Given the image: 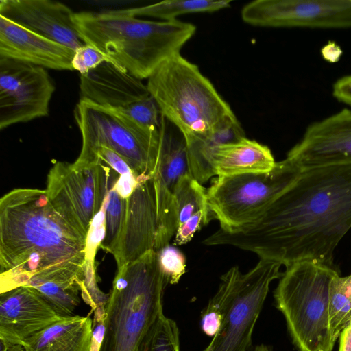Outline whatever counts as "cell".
Listing matches in <instances>:
<instances>
[{
	"label": "cell",
	"instance_id": "1",
	"mask_svg": "<svg viewBox=\"0 0 351 351\" xmlns=\"http://www.w3.org/2000/svg\"><path fill=\"white\" fill-rule=\"evenodd\" d=\"M351 228V164L302 170L256 221L221 228L203 241L230 245L288 267L302 261L335 267L336 247Z\"/></svg>",
	"mask_w": 351,
	"mask_h": 351
},
{
	"label": "cell",
	"instance_id": "2",
	"mask_svg": "<svg viewBox=\"0 0 351 351\" xmlns=\"http://www.w3.org/2000/svg\"><path fill=\"white\" fill-rule=\"evenodd\" d=\"M86 237L54 209L46 190L15 189L0 199L1 293L41 281L84 288Z\"/></svg>",
	"mask_w": 351,
	"mask_h": 351
},
{
	"label": "cell",
	"instance_id": "3",
	"mask_svg": "<svg viewBox=\"0 0 351 351\" xmlns=\"http://www.w3.org/2000/svg\"><path fill=\"white\" fill-rule=\"evenodd\" d=\"M73 21L86 44L102 52L108 62L141 80L180 53L196 31L189 23L141 19L126 9L75 12Z\"/></svg>",
	"mask_w": 351,
	"mask_h": 351
},
{
	"label": "cell",
	"instance_id": "4",
	"mask_svg": "<svg viewBox=\"0 0 351 351\" xmlns=\"http://www.w3.org/2000/svg\"><path fill=\"white\" fill-rule=\"evenodd\" d=\"M168 284L154 250L117 267L93 351H152Z\"/></svg>",
	"mask_w": 351,
	"mask_h": 351
},
{
	"label": "cell",
	"instance_id": "5",
	"mask_svg": "<svg viewBox=\"0 0 351 351\" xmlns=\"http://www.w3.org/2000/svg\"><path fill=\"white\" fill-rule=\"evenodd\" d=\"M146 85L161 115L182 132L187 147L239 121L211 82L180 53L161 64Z\"/></svg>",
	"mask_w": 351,
	"mask_h": 351
},
{
	"label": "cell",
	"instance_id": "6",
	"mask_svg": "<svg viewBox=\"0 0 351 351\" xmlns=\"http://www.w3.org/2000/svg\"><path fill=\"white\" fill-rule=\"evenodd\" d=\"M335 267L313 261L286 267L274 296L293 343L299 351H332L335 340L329 328V289Z\"/></svg>",
	"mask_w": 351,
	"mask_h": 351
},
{
	"label": "cell",
	"instance_id": "7",
	"mask_svg": "<svg viewBox=\"0 0 351 351\" xmlns=\"http://www.w3.org/2000/svg\"><path fill=\"white\" fill-rule=\"evenodd\" d=\"M82 144L75 166L95 164L102 147L118 154L137 180L152 178L159 152V128L146 127L121 110L80 99L74 110Z\"/></svg>",
	"mask_w": 351,
	"mask_h": 351
},
{
	"label": "cell",
	"instance_id": "8",
	"mask_svg": "<svg viewBox=\"0 0 351 351\" xmlns=\"http://www.w3.org/2000/svg\"><path fill=\"white\" fill-rule=\"evenodd\" d=\"M301 171L286 158L269 172L218 176L207 190L210 214L221 230H239L258 219Z\"/></svg>",
	"mask_w": 351,
	"mask_h": 351
},
{
	"label": "cell",
	"instance_id": "9",
	"mask_svg": "<svg viewBox=\"0 0 351 351\" xmlns=\"http://www.w3.org/2000/svg\"><path fill=\"white\" fill-rule=\"evenodd\" d=\"M282 264L260 258L245 274L237 266L221 278L227 304L219 329L203 351H252V337L273 280Z\"/></svg>",
	"mask_w": 351,
	"mask_h": 351
},
{
	"label": "cell",
	"instance_id": "10",
	"mask_svg": "<svg viewBox=\"0 0 351 351\" xmlns=\"http://www.w3.org/2000/svg\"><path fill=\"white\" fill-rule=\"evenodd\" d=\"M119 176L101 160L79 167L57 161L49 171L45 190L54 209L86 238L94 217Z\"/></svg>",
	"mask_w": 351,
	"mask_h": 351
},
{
	"label": "cell",
	"instance_id": "11",
	"mask_svg": "<svg viewBox=\"0 0 351 351\" xmlns=\"http://www.w3.org/2000/svg\"><path fill=\"white\" fill-rule=\"evenodd\" d=\"M55 89L46 69L0 57V129L47 116Z\"/></svg>",
	"mask_w": 351,
	"mask_h": 351
},
{
	"label": "cell",
	"instance_id": "12",
	"mask_svg": "<svg viewBox=\"0 0 351 351\" xmlns=\"http://www.w3.org/2000/svg\"><path fill=\"white\" fill-rule=\"evenodd\" d=\"M243 21L265 27H351V0H256L243 6Z\"/></svg>",
	"mask_w": 351,
	"mask_h": 351
},
{
	"label": "cell",
	"instance_id": "13",
	"mask_svg": "<svg viewBox=\"0 0 351 351\" xmlns=\"http://www.w3.org/2000/svg\"><path fill=\"white\" fill-rule=\"evenodd\" d=\"M157 164L152 176L156 203V245L169 244L178 228L175 187L183 176L191 174L187 144L182 132L161 115Z\"/></svg>",
	"mask_w": 351,
	"mask_h": 351
},
{
	"label": "cell",
	"instance_id": "14",
	"mask_svg": "<svg viewBox=\"0 0 351 351\" xmlns=\"http://www.w3.org/2000/svg\"><path fill=\"white\" fill-rule=\"evenodd\" d=\"M287 158L301 170L351 164V110L312 123Z\"/></svg>",
	"mask_w": 351,
	"mask_h": 351
},
{
	"label": "cell",
	"instance_id": "15",
	"mask_svg": "<svg viewBox=\"0 0 351 351\" xmlns=\"http://www.w3.org/2000/svg\"><path fill=\"white\" fill-rule=\"evenodd\" d=\"M62 317L29 287L19 286L1 293V350L22 347L31 337Z\"/></svg>",
	"mask_w": 351,
	"mask_h": 351
},
{
	"label": "cell",
	"instance_id": "16",
	"mask_svg": "<svg viewBox=\"0 0 351 351\" xmlns=\"http://www.w3.org/2000/svg\"><path fill=\"white\" fill-rule=\"evenodd\" d=\"M157 232L156 195L152 177L138 180L127 199L125 219L111 254L117 267L154 250Z\"/></svg>",
	"mask_w": 351,
	"mask_h": 351
},
{
	"label": "cell",
	"instance_id": "17",
	"mask_svg": "<svg viewBox=\"0 0 351 351\" xmlns=\"http://www.w3.org/2000/svg\"><path fill=\"white\" fill-rule=\"evenodd\" d=\"M74 14L56 1H0V16L75 51L86 43L76 28Z\"/></svg>",
	"mask_w": 351,
	"mask_h": 351
},
{
	"label": "cell",
	"instance_id": "18",
	"mask_svg": "<svg viewBox=\"0 0 351 351\" xmlns=\"http://www.w3.org/2000/svg\"><path fill=\"white\" fill-rule=\"evenodd\" d=\"M80 90L81 99L117 109L132 119L151 96L141 80L108 61L80 75Z\"/></svg>",
	"mask_w": 351,
	"mask_h": 351
},
{
	"label": "cell",
	"instance_id": "19",
	"mask_svg": "<svg viewBox=\"0 0 351 351\" xmlns=\"http://www.w3.org/2000/svg\"><path fill=\"white\" fill-rule=\"evenodd\" d=\"M75 51L0 16V57L45 69L73 71Z\"/></svg>",
	"mask_w": 351,
	"mask_h": 351
},
{
	"label": "cell",
	"instance_id": "20",
	"mask_svg": "<svg viewBox=\"0 0 351 351\" xmlns=\"http://www.w3.org/2000/svg\"><path fill=\"white\" fill-rule=\"evenodd\" d=\"M276 163L267 146L245 136L217 146L210 159L217 176L266 173L271 171Z\"/></svg>",
	"mask_w": 351,
	"mask_h": 351
},
{
	"label": "cell",
	"instance_id": "21",
	"mask_svg": "<svg viewBox=\"0 0 351 351\" xmlns=\"http://www.w3.org/2000/svg\"><path fill=\"white\" fill-rule=\"evenodd\" d=\"M93 338L89 317H64L28 339L21 351H91Z\"/></svg>",
	"mask_w": 351,
	"mask_h": 351
},
{
	"label": "cell",
	"instance_id": "22",
	"mask_svg": "<svg viewBox=\"0 0 351 351\" xmlns=\"http://www.w3.org/2000/svg\"><path fill=\"white\" fill-rule=\"evenodd\" d=\"M243 137L245 132L238 121L208 138L187 147L192 176L202 184L215 176L210 164L215 149L221 144L236 141Z\"/></svg>",
	"mask_w": 351,
	"mask_h": 351
},
{
	"label": "cell",
	"instance_id": "23",
	"mask_svg": "<svg viewBox=\"0 0 351 351\" xmlns=\"http://www.w3.org/2000/svg\"><path fill=\"white\" fill-rule=\"evenodd\" d=\"M227 0H167L145 6L126 8L135 16H149L163 21L177 20L176 17L185 14L214 12L230 7Z\"/></svg>",
	"mask_w": 351,
	"mask_h": 351
},
{
	"label": "cell",
	"instance_id": "24",
	"mask_svg": "<svg viewBox=\"0 0 351 351\" xmlns=\"http://www.w3.org/2000/svg\"><path fill=\"white\" fill-rule=\"evenodd\" d=\"M174 198L178 226L199 211L209 209L207 191L191 174L183 176L179 180L175 187Z\"/></svg>",
	"mask_w": 351,
	"mask_h": 351
},
{
	"label": "cell",
	"instance_id": "25",
	"mask_svg": "<svg viewBox=\"0 0 351 351\" xmlns=\"http://www.w3.org/2000/svg\"><path fill=\"white\" fill-rule=\"evenodd\" d=\"M329 328L336 341L351 322V293L347 278L339 274L332 278L329 289Z\"/></svg>",
	"mask_w": 351,
	"mask_h": 351
},
{
	"label": "cell",
	"instance_id": "26",
	"mask_svg": "<svg viewBox=\"0 0 351 351\" xmlns=\"http://www.w3.org/2000/svg\"><path fill=\"white\" fill-rule=\"evenodd\" d=\"M114 185L110 189L106 197V234L100 246L110 254L125 219L128 199L123 198L116 191Z\"/></svg>",
	"mask_w": 351,
	"mask_h": 351
},
{
	"label": "cell",
	"instance_id": "27",
	"mask_svg": "<svg viewBox=\"0 0 351 351\" xmlns=\"http://www.w3.org/2000/svg\"><path fill=\"white\" fill-rule=\"evenodd\" d=\"M156 251L160 267L169 284L178 283L186 270L184 254L178 248L169 244Z\"/></svg>",
	"mask_w": 351,
	"mask_h": 351
},
{
	"label": "cell",
	"instance_id": "28",
	"mask_svg": "<svg viewBox=\"0 0 351 351\" xmlns=\"http://www.w3.org/2000/svg\"><path fill=\"white\" fill-rule=\"evenodd\" d=\"M105 219L106 198L100 210L94 217L86 235L84 263L95 264L96 252L105 238Z\"/></svg>",
	"mask_w": 351,
	"mask_h": 351
},
{
	"label": "cell",
	"instance_id": "29",
	"mask_svg": "<svg viewBox=\"0 0 351 351\" xmlns=\"http://www.w3.org/2000/svg\"><path fill=\"white\" fill-rule=\"evenodd\" d=\"M152 351H180L179 330L176 322L161 319Z\"/></svg>",
	"mask_w": 351,
	"mask_h": 351
},
{
	"label": "cell",
	"instance_id": "30",
	"mask_svg": "<svg viewBox=\"0 0 351 351\" xmlns=\"http://www.w3.org/2000/svg\"><path fill=\"white\" fill-rule=\"evenodd\" d=\"M105 61H108V59L102 52L86 44L75 51L71 64L73 70L83 75Z\"/></svg>",
	"mask_w": 351,
	"mask_h": 351
},
{
	"label": "cell",
	"instance_id": "31",
	"mask_svg": "<svg viewBox=\"0 0 351 351\" xmlns=\"http://www.w3.org/2000/svg\"><path fill=\"white\" fill-rule=\"evenodd\" d=\"M209 209L202 210L178 226L173 243L183 245L189 242L195 233L211 219Z\"/></svg>",
	"mask_w": 351,
	"mask_h": 351
},
{
	"label": "cell",
	"instance_id": "32",
	"mask_svg": "<svg viewBox=\"0 0 351 351\" xmlns=\"http://www.w3.org/2000/svg\"><path fill=\"white\" fill-rule=\"evenodd\" d=\"M96 158L97 160H101L110 167L119 176L133 172L122 157L107 147H100L96 152Z\"/></svg>",
	"mask_w": 351,
	"mask_h": 351
},
{
	"label": "cell",
	"instance_id": "33",
	"mask_svg": "<svg viewBox=\"0 0 351 351\" xmlns=\"http://www.w3.org/2000/svg\"><path fill=\"white\" fill-rule=\"evenodd\" d=\"M332 93L337 101L351 106V75L338 79L333 84Z\"/></svg>",
	"mask_w": 351,
	"mask_h": 351
},
{
	"label": "cell",
	"instance_id": "34",
	"mask_svg": "<svg viewBox=\"0 0 351 351\" xmlns=\"http://www.w3.org/2000/svg\"><path fill=\"white\" fill-rule=\"evenodd\" d=\"M138 184L133 172L120 175L116 181L114 189L124 199H128Z\"/></svg>",
	"mask_w": 351,
	"mask_h": 351
},
{
	"label": "cell",
	"instance_id": "35",
	"mask_svg": "<svg viewBox=\"0 0 351 351\" xmlns=\"http://www.w3.org/2000/svg\"><path fill=\"white\" fill-rule=\"evenodd\" d=\"M342 53L343 51L340 46L331 41H329L321 49V54L323 58L331 63L338 62Z\"/></svg>",
	"mask_w": 351,
	"mask_h": 351
},
{
	"label": "cell",
	"instance_id": "36",
	"mask_svg": "<svg viewBox=\"0 0 351 351\" xmlns=\"http://www.w3.org/2000/svg\"><path fill=\"white\" fill-rule=\"evenodd\" d=\"M340 336L339 351H351V326H348Z\"/></svg>",
	"mask_w": 351,
	"mask_h": 351
},
{
	"label": "cell",
	"instance_id": "37",
	"mask_svg": "<svg viewBox=\"0 0 351 351\" xmlns=\"http://www.w3.org/2000/svg\"><path fill=\"white\" fill-rule=\"evenodd\" d=\"M348 286L350 291H351V274L347 276Z\"/></svg>",
	"mask_w": 351,
	"mask_h": 351
}]
</instances>
